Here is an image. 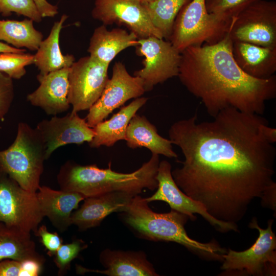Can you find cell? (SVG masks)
<instances>
[{
	"instance_id": "obj_15",
	"label": "cell",
	"mask_w": 276,
	"mask_h": 276,
	"mask_svg": "<svg viewBox=\"0 0 276 276\" xmlns=\"http://www.w3.org/2000/svg\"><path fill=\"white\" fill-rule=\"evenodd\" d=\"M36 128L44 142L47 159L57 148L71 144L89 143L95 135L85 118L73 111L61 117L54 116L49 120H43Z\"/></svg>"
},
{
	"instance_id": "obj_6",
	"label": "cell",
	"mask_w": 276,
	"mask_h": 276,
	"mask_svg": "<svg viewBox=\"0 0 276 276\" xmlns=\"http://www.w3.org/2000/svg\"><path fill=\"white\" fill-rule=\"evenodd\" d=\"M231 26L209 13L205 0H190L178 13L169 41L181 53L190 46L218 42Z\"/></svg>"
},
{
	"instance_id": "obj_16",
	"label": "cell",
	"mask_w": 276,
	"mask_h": 276,
	"mask_svg": "<svg viewBox=\"0 0 276 276\" xmlns=\"http://www.w3.org/2000/svg\"><path fill=\"white\" fill-rule=\"evenodd\" d=\"M70 68H63L45 75L38 74L37 78L40 85L27 95V100L48 115L57 116L66 111L71 106L68 99Z\"/></svg>"
},
{
	"instance_id": "obj_5",
	"label": "cell",
	"mask_w": 276,
	"mask_h": 276,
	"mask_svg": "<svg viewBox=\"0 0 276 276\" xmlns=\"http://www.w3.org/2000/svg\"><path fill=\"white\" fill-rule=\"evenodd\" d=\"M45 150L44 142L36 128L19 122L13 143L0 150V168L22 188L36 193L47 160Z\"/></svg>"
},
{
	"instance_id": "obj_9",
	"label": "cell",
	"mask_w": 276,
	"mask_h": 276,
	"mask_svg": "<svg viewBox=\"0 0 276 276\" xmlns=\"http://www.w3.org/2000/svg\"><path fill=\"white\" fill-rule=\"evenodd\" d=\"M228 34L232 41L276 48V3L257 0L233 21Z\"/></svg>"
},
{
	"instance_id": "obj_28",
	"label": "cell",
	"mask_w": 276,
	"mask_h": 276,
	"mask_svg": "<svg viewBox=\"0 0 276 276\" xmlns=\"http://www.w3.org/2000/svg\"><path fill=\"white\" fill-rule=\"evenodd\" d=\"M257 0H205L209 13L232 25L238 15Z\"/></svg>"
},
{
	"instance_id": "obj_17",
	"label": "cell",
	"mask_w": 276,
	"mask_h": 276,
	"mask_svg": "<svg viewBox=\"0 0 276 276\" xmlns=\"http://www.w3.org/2000/svg\"><path fill=\"white\" fill-rule=\"evenodd\" d=\"M133 195L124 192L114 191L86 197L79 209L71 217V223L81 231L99 225L108 215L123 212Z\"/></svg>"
},
{
	"instance_id": "obj_10",
	"label": "cell",
	"mask_w": 276,
	"mask_h": 276,
	"mask_svg": "<svg viewBox=\"0 0 276 276\" xmlns=\"http://www.w3.org/2000/svg\"><path fill=\"white\" fill-rule=\"evenodd\" d=\"M137 41L136 53L145 58L144 67L135 71L134 76L142 79L145 91L178 76L181 54L169 41L149 36L139 38Z\"/></svg>"
},
{
	"instance_id": "obj_33",
	"label": "cell",
	"mask_w": 276,
	"mask_h": 276,
	"mask_svg": "<svg viewBox=\"0 0 276 276\" xmlns=\"http://www.w3.org/2000/svg\"><path fill=\"white\" fill-rule=\"evenodd\" d=\"M35 235L40 238L41 242L48 250L50 256H53L62 244V240L58 234L49 232L45 225L38 227Z\"/></svg>"
},
{
	"instance_id": "obj_3",
	"label": "cell",
	"mask_w": 276,
	"mask_h": 276,
	"mask_svg": "<svg viewBox=\"0 0 276 276\" xmlns=\"http://www.w3.org/2000/svg\"><path fill=\"white\" fill-rule=\"evenodd\" d=\"M159 163V155L152 154L139 169L123 173L112 170L111 162L107 168L101 169L96 165L82 166L68 161L60 168L57 181L61 190L78 192L85 198L114 191L137 195L144 189H157Z\"/></svg>"
},
{
	"instance_id": "obj_21",
	"label": "cell",
	"mask_w": 276,
	"mask_h": 276,
	"mask_svg": "<svg viewBox=\"0 0 276 276\" xmlns=\"http://www.w3.org/2000/svg\"><path fill=\"white\" fill-rule=\"evenodd\" d=\"M138 37L133 32L121 28L108 30L103 25L96 28L90 38L87 50L91 58L109 65L123 50L138 44Z\"/></svg>"
},
{
	"instance_id": "obj_23",
	"label": "cell",
	"mask_w": 276,
	"mask_h": 276,
	"mask_svg": "<svg viewBox=\"0 0 276 276\" xmlns=\"http://www.w3.org/2000/svg\"><path fill=\"white\" fill-rule=\"evenodd\" d=\"M145 97L136 98L126 106H123L107 120L98 123L93 127L95 135L88 143L91 148L104 146H113L117 142L125 140L128 125L137 111L147 102Z\"/></svg>"
},
{
	"instance_id": "obj_14",
	"label": "cell",
	"mask_w": 276,
	"mask_h": 276,
	"mask_svg": "<svg viewBox=\"0 0 276 276\" xmlns=\"http://www.w3.org/2000/svg\"><path fill=\"white\" fill-rule=\"evenodd\" d=\"M91 15L105 26L113 24L126 26L138 39L149 36L163 38L140 0H95Z\"/></svg>"
},
{
	"instance_id": "obj_27",
	"label": "cell",
	"mask_w": 276,
	"mask_h": 276,
	"mask_svg": "<svg viewBox=\"0 0 276 276\" xmlns=\"http://www.w3.org/2000/svg\"><path fill=\"white\" fill-rule=\"evenodd\" d=\"M190 1L155 0L143 3L153 26L169 41L178 13Z\"/></svg>"
},
{
	"instance_id": "obj_34",
	"label": "cell",
	"mask_w": 276,
	"mask_h": 276,
	"mask_svg": "<svg viewBox=\"0 0 276 276\" xmlns=\"http://www.w3.org/2000/svg\"><path fill=\"white\" fill-rule=\"evenodd\" d=\"M23 276L22 261L13 259L0 261V276Z\"/></svg>"
},
{
	"instance_id": "obj_1",
	"label": "cell",
	"mask_w": 276,
	"mask_h": 276,
	"mask_svg": "<svg viewBox=\"0 0 276 276\" xmlns=\"http://www.w3.org/2000/svg\"><path fill=\"white\" fill-rule=\"evenodd\" d=\"M211 121L197 113L168 131L181 150L182 166L171 171L179 188L216 219L238 225L256 199L275 211L276 129L262 115L228 107Z\"/></svg>"
},
{
	"instance_id": "obj_24",
	"label": "cell",
	"mask_w": 276,
	"mask_h": 276,
	"mask_svg": "<svg viewBox=\"0 0 276 276\" xmlns=\"http://www.w3.org/2000/svg\"><path fill=\"white\" fill-rule=\"evenodd\" d=\"M67 17L66 14H63L59 20L54 22L48 37L42 41L34 55L33 63L39 70L40 75L70 67L75 62L73 55L61 53L59 45L60 33Z\"/></svg>"
},
{
	"instance_id": "obj_2",
	"label": "cell",
	"mask_w": 276,
	"mask_h": 276,
	"mask_svg": "<svg viewBox=\"0 0 276 276\" xmlns=\"http://www.w3.org/2000/svg\"><path fill=\"white\" fill-rule=\"evenodd\" d=\"M232 45L227 33L216 43L187 48L180 53L177 77L213 118L228 107L262 115L266 102L276 97V76L260 79L246 74L235 62Z\"/></svg>"
},
{
	"instance_id": "obj_12",
	"label": "cell",
	"mask_w": 276,
	"mask_h": 276,
	"mask_svg": "<svg viewBox=\"0 0 276 276\" xmlns=\"http://www.w3.org/2000/svg\"><path fill=\"white\" fill-rule=\"evenodd\" d=\"M145 92L141 78L131 76L121 62L114 63L112 75L98 100L88 109L86 121L91 127L104 121L116 109Z\"/></svg>"
},
{
	"instance_id": "obj_32",
	"label": "cell",
	"mask_w": 276,
	"mask_h": 276,
	"mask_svg": "<svg viewBox=\"0 0 276 276\" xmlns=\"http://www.w3.org/2000/svg\"><path fill=\"white\" fill-rule=\"evenodd\" d=\"M14 98L13 79L0 72V121L9 111Z\"/></svg>"
},
{
	"instance_id": "obj_37",
	"label": "cell",
	"mask_w": 276,
	"mask_h": 276,
	"mask_svg": "<svg viewBox=\"0 0 276 276\" xmlns=\"http://www.w3.org/2000/svg\"><path fill=\"white\" fill-rule=\"evenodd\" d=\"M140 1H141L143 3H150L155 0H140Z\"/></svg>"
},
{
	"instance_id": "obj_30",
	"label": "cell",
	"mask_w": 276,
	"mask_h": 276,
	"mask_svg": "<svg viewBox=\"0 0 276 276\" xmlns=\"http://www.w3.org/2000/svg\"><path fill=\"white\" fill-rule=\"evenodd\" d=\"M12 13L23 15L37 23L42 21V17L33 0H0V14L6 17Z\"/></svg>"
},
{
	"instance_id": "obj_8",
	"label": "cell",
	"mask_w": 276,
	"mask_h": 276,
	"mask_svg": "<svg viewBox=\"0 0 276 276\" xmlns=\"http://www.w3.org/2000/svg\"><path fill=\"white\" fill-rule=\"evenodd\" d=\"M43 218L37 193L22 188L0 168V222L36 235Z\"/></svg>"
},
{
	"instance_id": "obj_35",
	"label": "cell",
	"mask_w": 276,
	"mask_h": 276,
	"mask_svg": "<svg viewBox=\"0 0 276 276\" xmlns=\"http://www.w3.org/2000/svg\"><path fill=\"white\" fill-rule=\"evenodd\" d=\"M42 17H52L58 13L57 6L52 5L47 0H33Z\"/></svg>"
},
{
	"instance_id": "obj_29",
	"label": "cell",
	"mask_w": 276,
	"mask_h": 276,
	"mask_svg": "<svg viewBox=\"0 0 276 276\" xmlns=\"http://www.w3.org/2000/svg\"><path fill=\"white\" fill-rule=\"evenodd\" d=\"M33 62L34 55L25 53H0V72L12 79H21L26 73L25 67Z\"/></svg>"
},
{
	"instance_id": "obj_18",
	"label": "cell",
	"mask_w": 276,
	"mask_h": 276,
	"mask_svg": "<svg viewBox=\"0 0 276 276\" xmlns=\"http://www.w3.org/2000/svg\"><path fill=\"white\" fill-rule=\"evenodd\" d=\"M100 261L106 269L100 270L76 265L79 274L91 272L109 276H156L152 265L142 251H124L105 249L100 254Z\"/></svg>"
},
{
	"instance_id": "obj_19",
	"label": "cell",
	"mask_w": 276,
	"mask_h": 276,
	"mask_svg": "<svg viewBox=\"0 0 276 276\" xmlns=\"http://www.w3.org/2000/svg\"><path fill=\"white\" fill-rule=\"evenodd\" d=\"M36 193L44 217H48L61 232L71 225L73 211L77 209L79 203L85 198L78 192L55 190L47 186H40Z\"/></svg>"
},
{
	"instance_id": "obj_36",
	"label": "cell",
	"mask_w": 276,
	"mask_h": 276,
	"mask_svg": "<svg viewBox=\"0 0 276 276\" xmlns=\"http://www.w3.org/2000/svg\"><path fill=\"white\" fill-rule=\"evenodd\" d=\"M26 51L24 49H17L0 41V53L11 52L23 53Z\"/></svg>"
},
{
	"instance_id": "obj_7",
	"label": "cell",
	"mask_w": 276,
	"mask_h": 276,
	"mask_svg": "<svg viewBox=\"0 0 276 276\" xmlns=\"http://www.w3.org/2000/svg\"><path fill=\"white\" fill-rule=\"evenodd\" d=\"M273 219L268 221L266 228L260 227L253 218L249 227L259 232V237L248 249L237 251L228 249L222 255L221 269L225 274L246 275H275L276 237L272 230Z\"/></svg>"
},
{
	"instance_id": "obj_20",
	"label": "cell",
	"mask_w": 276,
	"mask_h": 276,
	"mask_svg": "<svg viewBox=\"0 0 276 276\" xmlns=\"http://www.w3.org/2000/svg\"><path fill=\"white\" fill-rule=\"evenodd\" d=\"M232 54L238 66L252 77L266 79L274 75L276 48L246 42L234 41Z\"/></svg>"
},
{
	"instance_id": "obj_22",
	"label": "cell",
	"mask_w": 276,
	"mask_h": 276,
	"mask_svg": "<svg viewBox=\"0 0 276 276\" xmlns=\"http://www.w3.org/2000/svg\"><path fill=\"white\" fill-rule=\"evenodd\" d=\"M125 141L127 146L131 149L144 147L152 154L169 158L177 157L171 140L160 135L156 126L144 116L136 113L130 120Z\"/></svg>"
},
{
	"instance_id": "obj_26",
	"label": "cell",
	"mask_w": 276,
	"mask_h": 276,
	"mask_svg": "<svg viewBox=\"0 0 276 276\" xmlns=\"http://www.w3.org/2000/svg\"><path fill=\"white\" fill-rule=\"evenodd\" d=\"M33 22L29 18L20 21L0 19V40L17 49L37 51L43 35L34 28Z\"/></svg>"
},
{
	"instance_id": "obj_31",
	"label": "cell",
	"mask_w": 276,
	"mask_h": 276,
	"mask_svg": "<svg viewBox=\"0 0 276 276\" xmlns=\"http://www.w3.org/2000/svg\"><path fill=\"white\" fill-rule=\"evenodd\" d=\"M87 246L85 242L80 239L75 240L68 244H62L54 255V261L58 269L59 275L64 274L71 262Z\"/></svg>"
},
{
	"instance_id": "obj_4",
	"label": "cell",
	"mask_w": 276,
	"mask_h": 276,
	"mask_svg": "<svg viewBox=\"0 0 276 276\" xmlns=\"http://www.w3.org/2000/svg\"><path fill=\"white\" fill-rule=\"evenodd\" d=\"M148 203L137 195L122 212L126 223L140 237L154 241L175 242L200 256L223 261L222 255L227 251L216 242L201 243L188 235L185 228L189 219L187 215L172 209L168 213H156Z\"/></svg>"
},
{
	"instance_id": "obj_11",
	"label": "cell",
	"mask_w": 276,
	"mask_h": 276,
	"mask_svg": "<svg viewBox=\"0 0 276 276\" xmlns=\"http://www.w3.org/2000/svg\"><path fill=\"white\" fill-rule=\"evenodd\" d=\"M109 65L90 56L73 63L68 74V94L72 111L88 110L98 100L109 79Z\"/></svg>"
},
{
	"instance_id": "obj_13",
	"label": "cell",
	"mask_w": 276,
	"mask_h": 276,
	"mask_svg": "<svg viewBox=\"0 0 276 276\" xmlns=\"http://www.w3.org/2000/svg\"><path fill=\"white\" fill-rule=\"evenodd\" d=\"M172 167L167 160L159 162L156 176L157 190L151 196L145 198L147 202L163 201L172 210L187 215L192 221L196 219L194 214L201 215L217 231L222 233L238 232V225L218 220L211 216L200 202L194 200L177 186L172 175Z\"/></svg>"
},
{
	"instance_id": "obj_25",
	"label": "cell",
	"mask_w": 276,
	"mask_h": 276,
	"mask_svg": "<svg viewBox=\"0 0 276 276\" xmlns=\"http://www.w3.org/2000/svg\"><path fill=\"white\" fill-rule=\"evenodd\" d=\"M32 260L41 263L44 258L36 250L31 233L8 227L0 222V261Z\"/></svg>"
}]
</instances>
